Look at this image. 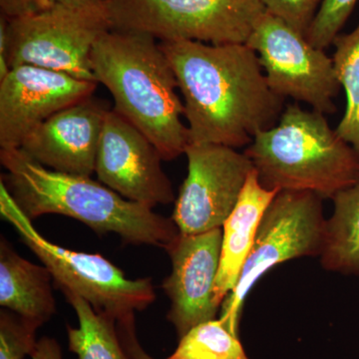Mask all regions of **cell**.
Returning a JSON list of instances; mask_svg holds the SVG:
<instances>
[{
    "instance_id": "obj_8",
    "label": "cell",
    "mask_w": 359,
    "mask_h": 359,
    "mask_svg": "<svg viewBox=\"0 0 359 359\" xmlns=\"http://www.w3.org/2000/svg\"><path fill=\"white\" fill-rule=\"evenodd\" d=\"M109 29L105 8L81 11L55 4L41 13L7 20L6 50L0 56L6 58L11 69L36 66L96 82L92 48Z\"/></svg>"
},
{
    "instance_id": "obj_5",
    "label": "cell",
    "mask_w": 359,
    "mask_h": 359,
    "mask_svg": "<svg viewBox=\"0 0 359 359\" xmlns=\"http://www.w3.org/2000/svg\"><path fill=\"white\" fill-rule=\"evenodd\" d=\"M0 214L49 269L58 289L79 295L97 313L119 321L155 302L151 278L131 280L102 255L74 252L49 242L33 226L1 181Z\"/></svg>"
},
{
    "instance_id": "obj_14",
    "label": "cell",
    "mask_w": 359,
    "mask_h": 359,
    "mask_svg": "<svg viewBox=\"0 0 359 359\" xmlns=\"http://www.w3.org/2000/svg\"><path fill=\"white\" fill-rule=\"evenodd\" d=\"M105 104L90 96L68 106L26 137L21 150L42 166L91 177L106 115Z\"/></svg>"
},
{
    "instance_id": "obj_11",
    "label": "cell",
    "mask_w": 359,
    "mask_h": 359,
    "mask_svg": "<svg viewBox=\"0 0 359 359\" xmlns=\"http://www.w3.org/2000/svg\"><path fill=\"white\" fill-rule=\"evenodd\" d=\"M159 151L115 110L107 113L97 154L99 181L123 198L154 208L174 202L173 186L161 166Z\"/></svg>"
},
{
    "instance_id": "obj_4",
    "label": "cell",
    "mask_w": 359,
    "mask_h": 359,
    "mask_svg": "<svg viewBox=\"0 0 359 359\" xmlns=\"http://www.w3.org/2000/svg\"><path fill=\"white\" fill-rule=\"evenodd\" d=\"M269 190L311 192L334 199L359 181L358 152L330 128L325 114L287 106L278 125L259 132L245 149Z\"/></svg>"
},
{
    "instance_id": "obj_16",
    "label": "cell",
    "mask_w": 359,
    "mask_h": 359,
    "mask_svg": "<svg viewBox=\"0 0 359 359\" xmlns=\"http://www.w3.org/2000/svg\"><path fill=\"white\" fill-rule=\"evenodd\" d=\"M52 276L46 266L20 257L0 241V306L41 327L56 313Z\"/></svg>"
},
{
    "instance_id": "obj_25",
    "label": "cell",
    "mask_w": 359,
    "mask_h": 359,
    "mask_svg": "<svg viewBox=\"0 0 359 359\" xmlns=\"http://www.w3.org/2000/svg\"><path fill=\"white\" fill-rule=\"evenodd\" d=\"M117 332L121 340L123 347L130 359H154L146 353L142 347L136 334L135 325V314L130 316L124 320L116 321Z\"/></svg>"
},
{
    "instance_id": "obj_3",
    "label": "cell",
    "mask_w": 359,
    "mask_h": 359,
    "mask_svg": "<svg viewBox=\"0 0 359 359\" xmlns=\"http://www.w3.org/2000/svg\"><path fill=\"white\" fill-rule=\"evenodd\" d=\"M156 40L107 30L92 48L91 68L97 83L109 90L116 112L152 142L163 160L171 161L185 154L190 138L176 75Z\"/></svg>"
},
{
    "instance_id": "obj_23",
    "label": "cell",
    "mask_w": 359,
    "mask_h": 359,
    "mask_svg": "<svg viewBox=\"0 0 359 359\" xmlns=\"http://www.w3.org/2000/svg\"><path fill=\"white\" fill-rule=\"evenodd\" d=\"M268 13L306 36L323 0H259Z\"/></svg>"
},
{
    "instance_id": "obj_7",
    "label": "cell",
    "mask_w": 359,
    "mask_h": 359,
    "mask_svg": "<svg viewBox=\"0 0 359 359\" xmlns=\"http://www.w3.org/2000/svg\"><path fill=\"white\" fill-rule=\"evenodd\" d=\"M323 200L311 192L280 191L271 201L237 285L221 306L219 318L233 334H238L248 294L266 271L290 259L323 254L327 226Z\"/></svg>"
},
{
    "instance_id": "obj_18",
    "label": "cell",
    "mask_w": 359,
    "mask_h": 359,
    "mask_svg": "<svg viewBox=\"0 0 359 359\" xmlns=\"http://www.w3.org/2000/svg\"><path fill=\"white\" fill-rule=\"evenodd\" d=\"M63 294L74 309L78 327L67 325L68 346L78 359H130L117 332L116 320L97 313L88 302L71 292Z\"/></svg>"
},
{
    "instance_id": "obj_19",
    "label": "cell",
    "mask_w": 359,
    "mask_h": 359,
    "mask_svg": "<svg viewBox=\"0 0 359 359\" xmlns=\"http://www.w3.org/2000/svg\"><path fill=\"white\" fill-rule=\"evenodd\" d=\"M332 44L335 73L346 96V112L335 130L359 155V22L351 33H339Z\"/></svg>"
},
{
    "instance_id": "obj_1",
    "label": "cell",
    "mask_w": 359,
    "mask_h": 359,
    "mask_svg": "<svg viewBox=\"0 0 359 359\" xmlns=\"http://www.w3.org/2000/svg\"><path fill=\"white\" fill-rule=\"evenodd\" d=\"M160 46L183 95L190 143L244 147L280 119L283 98L269 88L247 44L180 40Z\"/></svg>"
},
{
    "instance_id": "obj_6",
    "label": "cell",
    "mask_w": 359,
    "mask_h": 359,
    "mask_svg": "<svg viewBox=\"0 0 359 359\" xmlns=\"http://www.w3.org/2000/svg\"><path fill=\"white\" fill-rule=\"evenodd\" d=\"M111 29L160 41L247 43L266 7L259 0H104Z\"/></svg>"
},
{
    "instance_id": "obj_9",
    "label": "cell",
    "mask_w": 359,
    "mask_h": 359,
    "mask_svg": "<svg viewBox=\"0 0 359 359\" xmlns=\"http://www.w3.org/2000/svg\"><path fill=\"white\" fill-rule=\"evenodd\" d=\"M245 44L256 52L273 93L308 103L323 114L335 113L334 99L341 86L334 60L304 34L266 11Z\"/></svg>"
},
{
    "instance_id": "obj_2",
    "label": "cell",
    "mask_w": 359,
    "mask_h": 359,
    "mask_svg": "<svg viewBox=\"0 0 359 359\" xmlns=\"http://www.w3.org/2000/svg\"><path fill=\"white\" fill-rule=\"evenodd\" d=\"M0 162L6 170L0 181L32 221L44 215H62L78 219L98 235L113 233L126 244L165 250L179 237L173 219L125 199L91 177L48 169L21 149H1Z\"/></svg>"
},
{
    "instance_id": "obj_15",
    "label": "cell",
    "mask_w": 359,
    "mask_h": 359,
    "mask_svg": "<svg viewBox=\"0 0 359 359\" xmlns=\"http://www.w3.org/2000/svg\"><path fill=\"white\" fill-rule=\"evenodd\" d=\"M278 193L262 185L256 169L250 172L238 204L223 226L221 261L214 287V302L218 308L235 289L264 212Z\"/></svg>"
},
{
    "instance_id": "obj_22",
    "label": "cell",
    "mask_w": 359,
    "mask_h": 359,
    "mask_svg": "<svg viewBox=\"0 0 359 359\" xmlns=\"http://www.w3.org/2000/svg\"><path fill=\"white\" fill-rule=\"evenodd\" d=\"M358 0H323L306 37L309 43L325 50L339 34Z\"/></svg>"
},
{
    "instance_id": "obj_21",
    "label": "cell",
    "mask_w": 359,
    "mask_h": 359,
    "mask_svg": "<svg viewBox=\"0 0 359 359\" xmlns=\"http://www.w3.org/2000/svg\"><path fill=\"white\" fill-rule=\"evenodd\" d=\"M39 325L4 309L0 313V359H25L37 344Z\"/></svg>"
},
{
    "instance_id": "obj_27",
    "label": "cell",
    "mask_w": 359,
    "mask_h": 359,
    "mask_svg": "<svg viewBox=\"0 0 359 359\" xmlns=\"http://www.w3.org/2000/svg\"><path fill=\"white\" fill-rule=\"evenodd\" d=\"M54 2L60 6L73 9H81V11L105 8L104 0H54Z\"/></svg>"
},
{
    "instance_id": "obj_17",
    "label": "cell",
    "mask_w": 359,
    "mask_h": 359,
    "mask_svg": "<svg viewBox=\"0 0 359 359\" xmlns=\"http://www.w3.org/2000/svg\"><path fill=\"white\" fill-rule=\"evenodd\" d=\"M332 200L334 211L327 219L321 266L334 273L359 275V181Z\"/></svg>"
},
{
    "instance_id": "obj_10",
    "label": "cell",
    "mask_w": 359,
    "mask_h": 359,
    "mask_svg": "<svg viewBox=\"0 0 359 359\" xmlns=\"http://www.w3.org/2000/svg\"><path fill=\"white\" fill-rule=\"evenodd\" d=\"M185 155L188 174L171 219L182 235L221 229L238 204L254 165L245 153L218 144L190 143Z\"/></svg>"
},
{
    "instance_id": "obj_26",
    "label": "cell",
    "mask_w": 359,
    "mask_h": 359,
    "mask_svg": "<svg viewBox=\"0 0 359 359\" xmlns=\"http://www.w3.org/2000/svg\"><path fill=\"white\" fill-rule=\"evenodd\" d=\"M32 359H63L62 351L55 339L43 337L37 340L32 354Z\"/></svg>"
},
{
    "instance_id": "obj_24",
    "label": "cell",
    "mask_w": 359,
    "mask_h": 359,
    "mask_svg": "<svg viewBox=\"0 0 359 359\" xmlns=\"http://www.w3.org/2000/svg\"><path fill=\"white\" fill-rule=\"evenodd\" d=\"M54 4V0H0V9L7 20H15L47 11Z\"/></svg>"
},
{
    "instance_id": "obj_13",
    "label": "cell",
    "mask_w": 359,
    "mask_h": 359,
    "mask_svg": "<svg viewBox=\"0 0 359 359\" xmlns=\"http://www.w3.org/2000/svg\"><path fill=\"white\" fill-rule=\"evenodd\" d=\"M221 229L182 235L166 250L171 259V273L163 280L162 289L170 299L168 320L180 339L204 321L216 320L218 306L214 287L221 261Z\"/></svg>"
},
{
    "instance_id": "obj_12",
    "label": "cell",
    "mask_w": 359,
    "mask_h": 359,
    "mask_svg": "<svg viewBox=\"0 0 359 359\" xmlns=\"http://www.w3.org/2000/svg\"><path fill=\"white\" fill-rule=\"evenodd\" d=\"M97 85L36 66L13 68L0 80V147L20 149L42 123L93 95Z\"/></svg>"
},
{
    "instance_id": "obj_20",
    "label": "cell",
    "mask_w": 359,
    "mask_h": 359,
    "mask_svg": "<svg viewBox=\"0 0 359 359\" xmlns=\"http://www.w3.org/2000/svg\"><path fill=\"white\" fill-rule=\"evenodd\" d=\"M166 359H250L238 334L219 320L204 321L180 339Z\"/></svg>"
}]
</instances>
